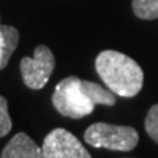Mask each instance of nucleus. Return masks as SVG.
<instances>
[{
    "instance_id": "1a4fd4ad",
    "label": "nucleus",
    "mask_w": 158,
    "mask_h": 158,
    "mask_svg": "<svg viewBox=\"0 0 158 158\" xmlns=\"http://www.w3.org/2000/svg\"><path fill=\"white\" fill-rule=\"evenodd\" d=\"M145 130L149 138L158 143V104L152 106L145 118Z\"/></svg>"
},
{
    "instance_id": "f03ea898",
    "label": "nucleus",
    "mask_w": 158,
    "mask_h": 158,
    "mask_svg": "<svg viewBox=\"0 0 158 158\" xmlns=\"http://www.w3.org/2000/svg\"><path fill=\"white\" fill-rule=\"evenodd\" d=\"M95 69L110 91L116 95L132 98L143 85V70L132 57L116 50H104L95 59Z\"/></svg>"
},
{
    "instance_id": "9d476101",
    "label": "nucleus",
    "mask_w": 158,
    "mask_h": 158,
    "mask_svg": "<svg viewBox=\"0 0 158 158\" xmlns=\"http://www.w3.org/2000/svg\"><path fill=\"white\" fill-rule=\"evenodd\" d=\"M12 129V118L7 111V100L0 95V138L6 136Z\"/></svg>"
},
{
    "instance_id": "20e7f679",
    "label": "nucleus",
    "mask_w": 158,
    "mask_h": 158,
    "mask_svg": "<svg viewBox=\"0 0 158 158\" xmlns=\"http://www.w3.org/2000/svg\"><path fill=\"white\" fill-rule=\"evenodd\" d=\"M54 56L47 45H38L34 57H23L21 60V73L23 84L31 89H43L54 70Z\"/></svg>"
},
{
    "instance_id": "7ed1b4c3",
    "label": "nucleus",
    "mask_w": 158,
    "mask_h": 158,
    "mask_svg": "<svg viewBox=\"0 0 158 158\" xmlns=\"http://www.w3.org/2000/svg\"><path fill=\"white\" fill-rule=\"evenodd\" d=\"M85 142L94 148L111 151H132L139 142V135L130 126H118L104 122L91 124L84 133Z\"/></svg>"
},
{
    "instance_id": "39448f33",
    "label": "nucleus",
    "mask_w": 158,
    "mask_h": 158,
    "mask_svg": "<svg viewBox=\"0 0 158 158\" xmlns=\"http://www.w3.org/2000/svg\"><path fill=\"white\" fill-rule=\"evenodd\" d=\"M43 152L45 158H92L78 138L63 127L53 129L45 136Z\"/></svg>"
},
{
    "instance_id": "423d86ee",
    "label": "nucleus",
    "mask_w": 158,
    "mask_h": 158,
    "mask_svg": "<svg viewBox=\"0 0 158 158\" xmlns=\"http://www.w3.org/2000/svg\"><path fill=\"white\" fill-rule=\"evenodd\" d=\"M0 158H45L43 147H38L27 133L19 132L7 142Z\"/></svg>"
},
{
    "instance_id": "0eeeda50",
    "label": "nucleus",
    "mask_w": 158,
    "mask_h": 158,
    "mask_svg": "<svg viewBox=\"0 0 158 158\" xmlns=\"http://www.w3.org/2000/svg\"><path fill=\"white\" fill-rule=\"evenodd\" d=\"M19 43V32L16 28L0 23V70L7 66L13 51Z\"/></svg>"
},
{
    "instance_id": "f257e3e1",
    "label": "nucleus",
    "mask_w": 158,
    "mask_h": 158,
    "mask_svg": "<svg viewBox=\"0 0 158 158\" xmlns=\"http://www.w3.org/2000/svg\"><path fill=\"white\" fill-rule=\"evenodd\" d=\"M51 101L62 116L82 118L89 116L98 104L114 106L116 94L95 82L82 81L78 76H68L56 85Z\"/></svg>"
},
{
    "instance_id": "6e6552de",
    "label": "nucleus",
    "mask_w": 158,
    "mask_h": 158,
    "mask_svg": "<svg viewBox=\"0 0 158 158\" xmlns=\"http://www.w3.org/2000/svg\"><path fill=\"white\" fill-rule=\"evenodd\" d=\"M132 9L141 19H157L158 18V0H132Z\"/></svg>"
}]
</instances>
